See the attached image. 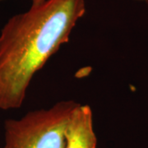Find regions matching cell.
I'll return each mask as SVG.
<instances>
[{
    "mask_svg": "<svg viewBox=\"0 0 148 148\" xmlns=\"http://www.w3.org/2000/svg\"><path fill=\"white\" fill-rule=\"evenodd\" d=\"M45 1L46 0H31L32 2V5H37V4H40V3H42Z\"/></svg>",
    "mask_w": 148,
    "mask_h": 148,
    "instance_id": "obj_4",
    "label": "cell"
},
{
    "mask_svg": "<svg viewBox=\"0 0 148 148\" xmlns=\"http://www.w3.org/2000/svg\"><path fill=\"white\" fill-rule=\"evenodd\" d=\"M86 0H46L11 16L0 31V110L20 108L34 76L69 42Z\"/></svg>",
    "mask_w": 148,
    "mask_h": 148,
    "instance_id": "obj_1",
    "label": "cell"
},
{
    "mask_svg": "<svg viewBox=\"0 0 148 148\" xmlns=\"http://www.w3.org/2000/svg\"><path fill=\"white\" fill-rule=\"evenodd\" d=\"M138 1H144V0H138Z\"/></svg>",
    "mask_w": 148,
    "mask_h": 148,
    "instance_id": "obj_6",
    "label": "cell"
},
{
    "mask_svg": "<svg viewBox=\"0 0 148 148\" xmlns=\"http://www.w3.org/2000/svg\"><path fill=\"white\" fill-rule=\"evenodd\" d=\"M66 148H96L97 138L93 127V114L90 106L75 108L66 129Z\"/></svg>",
    "mask_w": 148,
    "mask_h": 148,
    "instance_id": "obj_3",
    "label": "cell"
},
{
    "mask_svg": "<svg viewBox=\"0 0 148 148\" xmlns=\"http://www.w3.org/2000/svg\"><path fill=\"white\" fill-rule=\"evenodd\" d=\"M79 103L62 101L4 123L3 148H66L69 118Z\"/></svg>",
    "mask_w": 148,
    "mask_h": 148,
    "instance_id": "obj_2",
    "label": "cell"
},
{
    "mask_svg": "<svg viewBox=\"0 0 148 148\" xmlns=\"http://www.w3.org/2000/svg\"><path fill=\"white\" fill-rule=\"evenodd\" d=\"M2 1H6V0H0V2H2Z\"/></svg>",
    "mask_w": 148,
    "mask_h": 148,
    "instance_id": "obj_5",
    "label": "cell"
}]
</instances>
